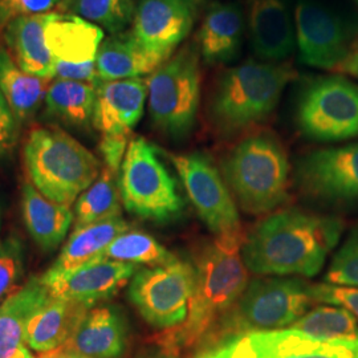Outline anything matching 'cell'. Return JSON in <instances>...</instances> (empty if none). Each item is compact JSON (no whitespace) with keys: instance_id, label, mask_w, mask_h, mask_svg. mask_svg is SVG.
I'll return each instance as SVG.
<instances>
[{"instance_id":"1","label":"cell","mask_w":358,"mask_h":358,"mask_svg":"<svg viewBox=\"0 0 358 358\" xmlns=\"http://www.w3.org/2000/svg\"><path fill=\"white\" fill-rule=\"evenodd\" d=\"M343 234L336 217L287 208L262 220L244 239L245 268L260 276H306L320 272Z\"/></svg>"},{"instance_id":"2","label":"cell","mask_w":358,"mask_h":358,"mask_svg":"<svg viewBox=\"0 0 358 358\" xmlns=\"http://www.w3.org/2000/svg\"><path fill=\"white\" fill-rule=\"evenodd\" d=\"M244 236H215L195 256V284L182 324L155 337L166 355L199 348L243 294L248 275L242 259Z\"/></svg>"},{"instance_id":"3","label":"cell","mask_w":358,"mask_h":358,"mask_svg":"<svg viewBox=\"0 0 358 358\" xmlns=\"http://www.w3.org/2000/svg\"><path fill=\"white\" fill-rule=\"evenodd\" d=\"M32 186L55 203L72 206L101 174V162L60 129H34L24 145Z\"/></svg>"},{"instance_id":"4","label":"cell","mask_w":358,"mask_h":358,"mask_svg":"<svg viewBox=\"0 0 358 358\" xmlns=\"http://www.w3.org/2000/svg\"><path fill=\"white\" fill-rule=\"evenodd\" d=\"M294 76L289 65L276 63L248 62L226 71L210 105L214 125L232 134L264 120Z\"/></svg>"},{"instance_id":"5","label":"cell","mask_w":358,"mask_h":358,"mask_svg":"<svg viewBox=\"0 0 358 358\" xmlns=\"http://www.w3.org/2000/svg\"><path fill=\"white\" fill-rule=\"evenodd\" d=\"M313 303L309 284L300 279H255L247 284L238 301L201 346L244 333L289 328Z\"/></svg>"},{"instance_id":"6","label":"cell","mask_w":358,"mask_h":358,"mask_svg":"<svg viewBox=\"0 0 358 358\" xmlns=\"http://www.w3.org/2000/svg\"><path fill=\"white\" fill-rule=\"evenodd\" d=\"M288 159L279 141L267 134L245 138L231 152L223 174L244 211L256 215L287 199Z\"/></svg>"},{"instance_id":"7","label":"cell","mask_w":358,"mask_h":358,"mask_svg":"<svg viewBox=\"0 0 358 358\" xmlns=\"http://www.w3.org/2000/svg\"><path fill=\"white\" fill-rule=\"evenodd\" d=\"M121 202L130 214L165 223L180 217L185 201L158 150L143 138L129 142L120 169Z\"/></svg>"},{"instance_id":"8","label":"cell","mask_w":358,"mask_h":358,"mask_svg":"<svg viewBox=\"0 0 358 358\" xmlns=\"http://www.w3.org/2000/svg\"><path fill=\"white\" fill-rule=\"evenodd\" d=\"M148 81L149 113L154 125L173 138L192 131L201 100L199 55L186 47L159 65Z\"/></svg>"},{"instance_id":"9","label":"cell","mask_w":358,"mask_h":358,"mask_svg":"<svg viewBox=\"0 0 358 358\" xmlns=\"http://www.w3.org/2000/svg\"><path fill=\"white\" fill-rule=\"evenodd\" d=\"M194 284V264L176 257L166 264L137 271L129 284V299L146 322L166 331L186 319Z\"/></svg>"},{"instance_id":"10","label":"cell","mask_w":358,"mask_h":358,"mask_svg":"<svg viewBox=\"0 0 358 358\" xmlns=\"http://www.w3.org/2000/svg\"><path fill=\"white\" fill-rule=\"evenodd\" d=\"M194 358H358V341H324L284 328L227 337L201 346Z\"/></svg>"},{"instance_id":"11","label":"cell","mask_w":358,"mask_h":358,"mask_svg":"<svg viewBox=\"0 0 358 358\" xmlns=\"http://www.w3.org/2000/svg\"><path fill=\"white\" fill-rule=\"evenodd\" d=\"M299 128L308 138L338 142L358 137V85L345 77L320 78L303 93Z\"/></svg>"},{"instance_id":"12","label":"cell","mask_w":358,"mask_h":358,"mask_svg":"<svg viewBox=\"0 0 358 358\" xmlns=\"http://www.w3.org/2000/svg\"><path fill=\"white\" fill-rule=\"evenodd\" d=\"M170 158L207 229L215 236L243 235L235 202L210 159L201 153L173 154Z\"/></svg>"},{"instance_id":"13","label":"cell","mask_w":358,"mask_h":358,"mask_svg":"<svg viewBox=\"0 0 358 358\" xmlns=\"http://www.w3.org/2000/svg\"><path fill=\"white\" fill-rule=\"evenodd\" d=\"M44 36L56 78L97 84L96 59L103 41V28L68 13H50Z\"/></svg>"},{"instance_id":"14","label":"cell","mask_w":358,"mask_h":358,"mask_svg":"<svg viewBox=\"0 0 358 358\" xmlns=\"http://www.w3.org/2000/svg\"><path fill=\"white\" fill-rule=\"evenodd\" d=\"M294 31L300 60L306 65L334 71L350 52V31L336 13L312 0L294 10Z\"/></svg>"},{"instance_id":"15","label":"cell","mask_w":358,"mask_h":358,"mask_svg":"<svg viewBox=\"0 0 358 358\" xmlns=\"http://www.w3.org/2000/svg\"><path fill=\"white\" fill-rule=\"evenodd\" d=\"M300 186L331 202H358V142L308 154L297 169Z\"/></svg>"},{"instance_id":"16","label":"cell","mask_w":358,"mask_h":358,"mask_svg":"<svg viewBox=\"0 0 358 358\" xmlns=\"http://www.w3.org/2000/svg\"><path fill=\"white\" fill-rule=\"evenodd\" d=\"M198 10L199 0H140L130 32L148 51L170 57L190 34Z\"/></svg>"},{"instance_id":"17","label":"cell","mask_w":358,"mask_h":358,"mask_svg":"<svg viewBox=\"0 0 358 358\" xmlns=\"http://www.w3.org/2000/svg\"><path fill=\"white\" fill-rule=\"evenodd\" d=\"M137 266L109 259H96L68 273L41 276L52 297L64 299L94 307L118 294L128 284Z\"/></svg>"},{"instance_id":"18","label":"cell","mask_w":358,"mask_h":358,"mask_svg":"<svg viewBox=\"0 0 358 358\" xmlns=\"http://www.w3.org/2000/svg\"><path fill=\"white\" fill-rule=\"evenodd\" d=\"M146 97L148 81L141 77L99 83L93 127L101 136L129 137L141 120Z\"/></svg>"},{"instance_id":"19","label":"cell","mask_w":358,"mask_h":358,"mask_svg":"<svg viewBox=\"0 0 358 358\" xmlns=\"http://www.w3.org/2000/svg\"><path fill=\"white\" fill-rule=\"evenodd\" d=\"M127 321L118 308L93 307L60 349L92 358H120L127 348Z\"/></svg>"},{"instance_id":"20","label":"cell","mask_w":358,"mask_h":358,"mask_svg":"<svg viewBox=\"0 0 358 358\" xmlns=\"http://www.w3.org/2000/svg\"><path fill=\"white\" fill-rule=\"evenodd\" d=\"M248 28L256 55L269 63L288 57L294 50V28L282 0H247Z\"/></svg>"},{"instance_id":"21","label":"cell","mask_w":358,"mask_h":358,"mask_svg":"<svg viewBox=\"0 0 358 358\" xmlns=\"http://www.w3.org/2000/svg\"><path fill=\"white\" fill-rule=\"evenodd\" d=\"M166 56L148 51L131 32H120L105 38L97 53L99 81H115L152 75L166 62Z\"/></svg>"},{"instance_id":"22","label":"cell","mask_w":358,"mask_h":358,"mask_svg":"<svg viewBox=\"0 0 358 358\" xmlns=\"http://www.w3.org/2000/svg\"><path fill=\"white\" fill-rule=\"evenodd\" d=\"M48 13L13 20L4 28L3 38L15 63L24 72L52 81L56 78L55 64L44 36Z\"/></svg>"},{"instance_id":"23","label":"cell","mask_w":358,"mask_h":358,"mask_svg":"<svg viewBox=\"0 0 358 358\" xmlns=\"http://www.w3.org/2000/svg\"><path fill=\"white\" fill-rule=\"evenodd\" d=\"M92 308L84 303L51 297L28 322L24 344L38 353L59 349L69 340Z\"/></svg>"},{"instance_id":"24","label":"cell","mask_w":358,"mask_h":358,"mask_svg":"<svg viewBox=\"0 0 358 358\" xmlns=\"http://www.w3.org/2000/svg\"><path fill=\"white\" fill-rule=\"evenodd\" d=\"M51 297L40 276L29 279L0 304V358L13 357L24 345L28 322Z\"/></svg>"},{"instance_id":"25","label":"cell","mask_w":358,"mask_h":358,"mask_svg":"<svg viewBox=\"0 0 358 358\" xmlns=\"http://www.w3.org/2000/svg\"><path fill=\"white\" fill-rule=\"evenodd\" d=\"M243 16L238 6L215 3L206 13L198 34L199 51L210 64L234 60L242 45Z\"/></svg>"},{"instance_id":"26","label":"cell","mask_w":358,"mask_h":358,"mask_svg":"<svg viewBox=\"0 0 358 358\" xmlns=\"http://www.w3.org/2000/svg\"><path fill=\"white\" fill-rule=\"evenodd\" d=\"M23 217L32 239L45 251L55 250L64 241L75 220L71 206L55 203L26 183L22 198Z\"/></svg>"},{"instance_id":"27","label":"cell","mask_w":358,"mask_h":358,"mask_svg":"<svg viewBox=\"0 0 358 358\" xmlns=\"http://www.w3.org/2000/svg\"><path fill=\"white\" fill-rule=\"evenodd\" d=\"M128 230V223L121 217H112L77 229L73 231L57 260L47 271V273H68L92 260L100 259L109 244Z\"/></svg>"},{"instance_id":"28","label":"cell","mask_w":358,"mask_h":358,"mask_svg":"<svg viewBox=\"0 0 358 358\" xmlns=\"http://www.w3.org/2000/svg\"><path fill=\"white\" fill-rule=\"evenodd\" d=\"M51 83L24 72L10 52L0 47V92L17 122L29 120L38 112Z\"/></svg>"},{"instance_id":"29","label":"cell","mask_w":358,"mask_h":358,"mask_svg":"<svg viewBox=\"0 0 358 358\" xmlns=\"http://www.w3.org/2000/svg\"><path fill=\"white\" fill-rule=\"evenodd\" d=\"M96 92L94 84L56 78L45 94L47 112L69 125L85 127L93 118Z\"/></svg>"},{"instance_id":"30","label":"cell","mask_w":358,"mask_h":358,"mask_svg":"<svg viewBox=\"0 0 358 358\" xmlns=\"http://www.w3.org/2000/svg\"><path fill=\"white\" fill-rule=\"evenodd\" d=\"M118 174L103 167L100 177L75 202V230L112 217H121Z\"/></svg>"},{"instance_id":"31","label":"cell","mask_w":358,"mask_h":358,"mask_svg":"<svg viewBox=\"0 0 358 358\" xmlns=\"http://www.w3.org/2000/svg\"><path fill=\"white\" fill-rule=\"evenodd\" d=\"M289 328L324 341H358V321L344 308L321 306L307 312Z\"/></svg>"},{"instance_id":"32","label":"cell","mask_w":358,"mask_h":358,"mask_svg":"<svg viewBox=\"0 0 358 358\" xmlns=\"http://www.w3.org/2000/svg\"><path fill=\"white\" fill-rule=\"evenodd\" d=\"M100 259L155 267L170 263L176 256L158 243L153 236L141 231L128 230L109 244Z\"/></svg>"},{"instance_id":"33","label":"cell","mask_w":358,"mask_h":358,"mask_svg":"<svg viewBox=\"0 0 358 358\" xmlns=\"http://www.w3.org/2000/svg\"><path fill=\"white\" fill-rule=\"evenodd\" d=\"M59 7L113 35L122 32L133 22L136 11L134 0H62Z\"/></svg>"},{"instance_id":"34","label":"cell","mask_w":358,"mask_h":358,"mask_svg":"<svg viewBox=\"0 0 358 358\" xmlns=\"http://www.w3.org/2000/svg\"><path fill=\"white\" fill-rule=\"evenodd\" d=\"M325 282L358 288V227L350 232L336 252L325 275Z\"/></svg>"},{"instance_id":"35","label":"cell","mask_w":358,"mask_h":358,"mask_svg":"<svg viewBox=\"0 0 358 358\" xmlns=\"http://www.w3.org/2000/svg\"><path fill=\"white\" fill-rule=\"evenodd\" d=\"M23 273V255L19 242L10 239L0 243V304L17 291Z\"/></svg>"},{"instance_id":"36","label":"cell","mask_w":358,"mask_h":358,"mask_svg":"<svg viewBox=\"0 0 358 358\" xmlns=\"http://www.w3.org/2000/svg\"><path fill=\"white\" fill-rule=\"evenodd\" d=\"M309 292L315 303L344 308L358 321V288L321 282L309 284Z\"/></svg>"},{"instance_id":"37","label":"cell","mask_w":358,"mask_h":358,"mask_svg":"<svg viewBox=\"0 0 358 358\" xmlns=\"http://www.w3.org/2000/svg\"><path fill=\"white\" fill-rule=\"evenodd\" d=\"M62 0H0V31L11 22L40 13H48Z\"/></svg>"},{"instance_id":"38","label":"cell","mask_w":358,"mask_h":358,"mask_svg":"<svg viewBox=\"0 0 358 358\" xmlns=\"http://www.w3.org/2000/svg\"><path fill=\"white\" fill-rule=\"evenodd\" d=\"M128 146L129 137L125 136H101L99 149L103 155L105 167L118 174Z\"/></svg>"},{"instance_id":"39","label":"cell","mask_w":358,"mask_h":358,"mask_svg":"<svg viewBox=\"0 0 358 358\" xmlns=\"http://www.w3.org/2000/svg\"><path fill=\"white\" fill-rule=\"evenodd\" d=\"M16 118L0 92V155L7 153L16 141Z\"/></svg>"},{"instance_id":"40","label":"cell","mask_w":358,"mask_h":358,"mask_svg":"<svg viewBox=\"0 0 358 358\" xmlns=\"http://www.w3.org/2000/svg\"><path fill=\"white\" fill-rule=\"evenodd\" d=\"M334 72L348 73L350 76L356 77L358 80V51L352 52L345 60L334 69Z\"/></svg>"},{"instance_id":"41","label":"cell","mask_w":358,"mask_h":358,"mask_svg":"<svg viewBox=\"0 0 358 358\" xmlns=\"http://www.w3.org/2000/svg\"><path fill=\"white\" fill-rule=\"evenodd\" d=\"M40 358H92L88 356H83V355H78L75 352H68L64 349H55L51 352H45V353H38Z\"/></svg>"},{"instance_id":"42","label":"cell","mask_w":358,"mask_h":358,"mask_svg":"<svg viewBox=\"0 0 358 358\" xmlns=\"http://www.w3.org/2000/svg\"><path fill=\"white\" fill-rule=\"evenodd\" d=\"M11 358H35V356H32L28 346L24 344V345H22L17 349V352Z\"/></svg>"},{"instance_id":"43","label":"cell","mask_w":358,"mask_h":358,"mask_svg":"<svg viewBox=\"0 0 358 358\" xmlns=\"http://www.w3.org/2000/svg\"><path fill=\"white\" fill-rule=\"evenodd\" d=\"M159 358H178L177 356H173V355H166V353H164L162 356Z\"/></svg>"},{"instance_id":"44","label":"cell","mask_w":358,"mask_h":358,"mask_svg":"<svg viewBox=\"0 0 358 358\" xmlns=\"http://www.w3.org/2000/svg\"><path fill=\"white\" fill-rule=\"evenodd\" d=\"M35 358H40V356H38H38H36V357H35Z\"/></svg>"},{"instance_id":"45","label":"cell","mask_w":358,"mask_h":358,"mask_svg":"<svg viewBox=\"0 0 358 358\" xmlns=\"http://www.w3.org/2000/svg\"><path fill=\"white\" fill-rule=\"evenodd\" d=\"M356 1H357V3H358V0H356Z\"/></svg>"},{"instance_id":"46","label":"cell","mask_w":358,"mask_h":358,"mask_svg":"<svg viewBox=\"0 0 358 358\" xmlns=\"http://www.w3.org/2000/svg\"><path fill=\"white\" fill-rule=\"evenodd\" d=\"M0 243H1V242H0Z\"/></svg>"}]
</instances>
